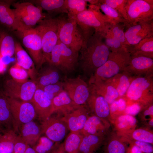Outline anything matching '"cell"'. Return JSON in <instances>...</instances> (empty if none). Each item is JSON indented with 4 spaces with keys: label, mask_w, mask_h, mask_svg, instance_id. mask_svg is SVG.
<instances>
[{
    "label": "cell",
    "mask_w": 153,
    "mask_h": 153,
    "mask_svg": "<svg viewBox=\"0 0 153 153\" xmlns=\"http://www.w3.org/2000/svg\"><path fill=\"white\" fill-rule=\"evenodd\" d=\"M0 125H1L0 124Z\"/></svg>",
    "instance_id": "obj_59"
},
{
    "label": "cell",
    "mask_w": 153,
    "mask_h": 153,
    "mask_svg": "<svg viewBox=\"0 0 153 153\" xmlns=\"http://www.w3.org/2000/svg\"><path fill=\"white\" fill-rule=\"evenodd\" d=\"M99 32H94L80 50L78 64L83 74L90 78L107 60L110 50Z\"/></svg>",
    "instance_id": "obj_1"
},
{
    "label": "cell",
    "mask_w": 153,
    "mask_h": 153,
    "mask_svg": "<svg viewBox=\"0 0 153 153\" xmlns=\"http://www.w3.org/2000/svg\"><path fill=\"white\" fill-rule=\"evenodd\" d=\"M87 2L89 3L91 5H95L98 3V0H86Z\"/></svg>",
    "instance_id": "obj_55"
},
{
    "label": "cell",
    "mask_w": 153,
    "mask_h": 153,
    "mask_svg": "<svg viewBox=\"0 0 153 153\" xmlns=\"http://www.w3.org/2000/svg\"><path fill=\"white\" fill-rule=\"evenodd\" d=\"M96 5H89L86 10L73 18L83 36H87L95 32H102L110 21L107 16L100 11Z\"/></svg>",
    "instance_id": "obj_2"
},
{
    "label": "cell",
    "mask_w": 153,
    "mask_h": 153,
    "mask_svg": "<svg viewBox=\"0 0 153 153\" xmlns=\"http://www.w3.org/2000/svg\"><path fill=\"white\" fill-rule=\"evenodd\" d=\"M18 130L19 135L31 147L35 145L42 134L41 126L33 120L22 124Z\"/></svg>",
    "instance_id": "obj_24"
},
{
    "label": "cell",
    "mask_w": 153,
    "mask_h": 153,
    "mask_svg": "<svg viewBox=\"0 0 153 153\" xmlns=\"http://www.w3.org/2000/svg\"><path fill=\"white\" fill-rule=\"evenodd\" d=\"M118 112L119 116L124 114V110L127 105V102L123 97L118 99Z\"/></svg>",
    "instance_id": "obj_50"
},
{
    "label": "cell",
    "mask_w": 153,
    "mask_h": 153,
    "mask_svg": "<svg viewBox=\"0 0 153 153\" xmlns=\"http://www.w3.org/2000/svg\"><path fill=\"white\" fill-rule=\"evenodd\" d=\"M58 18L59 40L68 47L79 52L84 39L75 20L67 16H60Z\"/></svg>",
    "instance_id": "obj_5"
},
{
    "label": "cell",
    "mask_w": 153,
    "mask_h": 153,
    "mask_svg": "<svg viewBox=\"0 0 153 153\" xmlns=\"http://www.w3.org/2000/svg\"><path fill=\"white\" fill-rule=\"evenodd\" d=\"M122 139L126 143L136 146L143 153H153V145L151 144L142 141Z\"/></svg>",
    "instance_id": "obj_46"
},
{
    "label": "cell",
    "mask_w": 153,
    "mask_h": 153,
    "mask_svg": "<svg viewBox=\"0 0 153 153\" xmlns=\"http://www.w3.org/2000/svg\"><path fill=\"white\" fill-rule=\"evenodd\" d=\"M7 29L0 27V57H12L14 54L15 41Z\"/></svg>",
    "instance_id": "obj_31"
},
{
    "label": "cell",
    "mask_w": 153,
    "mask_h": 153,
    "mask_svg": "<svg viewBox=\"0 0 153 153\" xmlns=\"http://www.w3.org/2000/svg\"><path fill=\"white\" fill-rule=\"evenodd\" d=\"M12 5L15 9L25 14L38 23L47 16L42 12L41 8L28 1L23 2L14 1Z\"/></svg>",
    "instance_id": "obj_29"
},
{
    "label": "cell",
    "mask_w": 153,
    "mask_h": 153,
    "mask_svg": "<svg viewBox=\"0 0 153 153\" xmlns=\"http://www.w3.org/2000/svg\"><path fill=\"white\" fill-rule=\"evenodd\" d=\"M140 120L145 126L151 128L153 126V105L151 104L144 108L139 113Z\"/></svg>",
    "instance_id": "obj_43"
},
{
    "label": "cell",
    "mask_w": 153,
    "mask_h": 153,
    "mask_svg": "<svg viewBox=\"0 0 153 153\" xmlns=\"http://www.w3.org/2000/svg\"><path fill=\"white\" fill-rule=\"evenodd\" d=\"M121 137L123 139L142 141L153 145V131L150 128L145 126L136 128L128 135Z\"/></svg>",
    "instance_id": "obj_34"
},
{
    "label": "cell",
    "mask_w": 153,
    "mask_h": 153,
    "mask_svg": "<svg viewBox=\"0 0 153 153\" xmlns=\"http://www.w3.org/2000/svg\"><path fill=\"white\" fill-rule=\"evenodd\" d=\"M17 135L12 130H7L0 137V152L13 153Z\"/></svg>",
    "instance_id": "obj_37"
},
{
    "label": "cell",
    "mask_w": 153,
    "mask_h": 153,
    "mask_svg": "<svg viewBox=\"0 0 153 153\" xmlns=\"http://www.w3.org/2000/svg\"><path fill=\"white\" fill-rule=\"evenodd\" d=\"M0 124L6 130H17L11 111L7 97L0 93Z\"/></svg>",
    "instance_id": "obj_26"
},
{
    "label": "cell",
    "mask_w": 153,
    "mask_h": 153,
    "mask_svg": "<svg viewBox=\"0 0 153 153\" xmlns=\"http://www.w3.org/2000/svg\"><path fill=\"white\" fill-rule=\"evenodd\" d=\"M135 77L125 71L121 73L119 82L116 88L119 98L125 95L132 80Z\"/></svg>",
    "instance_id": "obj_40"
},
{
    "label": "cell",
    "mask_w": 153,
    "mask_h": 153,
    "mask_svg": "<svg viewBox=\"0 0 153 153\" xmlns=\"http://www.w3.org/2000/svg\"><path fill=\"white\" fill-rule=\"evenodd\" d=\"M7 130L4 128L0 125V137Z\"/></svg>",
    "instance_id": "obj_56"
},
{
    "label": "cell",
    "mask_w": 153,
    "mask_h": 153,
    "mask_svg": "<svg viewBox=\"0 0 153 153\" xmlns=\"http://www.w3.org/2000/svg\"><path fill=\"white\" fill-rule=\"evenodd\" d=\"M106 136L91 135H83L78 153H95L103 144Z\"/></svg>",
    "instance_id": "obj_32"
},
{
    "label": "cell",
    "mask_w": 153,
    "mask_h": 153,
    "mask_svg": "<svg viewBox=\"0 0 153 153\" xmlns=\"http://www.w3.org/2000/svg\"><path fill=\"white\" fill-rule=\"evenodd\" d=\"M103 144L104 153H126V143L114 131L107 135Z\"/></svg>",
    "instance_id": "obj_27"
},
{
    "label": "cell",
    "mask_w": 153,
    "mask_h": 153,
    "mask_svg": "<svg viewBox=\"0 0 153 153\" xmlns=\"http://www.w3.org/2000/svg\"><path fill=\"white\" fill-rule=\"evenodd\" d=\"M50 153H66L64 148L63 143L59 144Z\"/></svg>",
    "instance_id": "obj_52"
},
{
    "label": "cell",
    "mask_w": 153,
    "mask_h": 153,
    "mask_svg": "<svg viewBox=\"0 0 153 153\" xmlns=\"http://www.w3.org/2000/svg\"><path fill=\"white\" fill-rule=\"evenodd\" d=\"M131 54L122 47L116 52H110L105 62L99 67L91 78L106 80L124 71L128 65Z\"/></svg>",
    "instance_id": "obj_6"
},
{
    "label": "cell",
    "mask_w": 153,
    "mask_h": 153,
    "mask_svg": "<svg viewBox=\"0 0 153 153\" xmlns=\"http://www.w3.org/2000/svg\"><path fill=\"white\" fill-rule=\"evenodd\" d=\"M107 26L113 36L121 43L124 47L126 48L124 31L126 26L121 23L116 24L109 23L107 25Z\"/></svg>",
    "instance_id": "obj_44"
},
{
    "label": "cell",
    "mask_w": 153,
    "mask_h": 153,
    "mask_svg": "<svg viewBox=\"0 0 153 153\" xmlns=\"http://www.w3.org/2000/svg\"><path fill=\"white\" fill-rule=\"evenodd\" d=\"M30 102L33 105L37 116L43 121L54 113L52 100L41 89H37Z\"/></svg>",
    "instance_id": "obj_17"
},
{
    "label": "cell",
    "mask_w": 153,
    "mask_h": 153,
    "mask_svg": "<svg viewBox=\"0 0 153 153\" xmlns=\"http://www.w3.org/2000/svg\"><path fill=\"white\" fill-rule=\"evenodd\" d=\"M128 50L131 55L144 56L153 58V36L143 39Z\"/></svg>",
    "instance_id": "obj_33"
},
{
    "label": "cell",
    "mask_w": 153,
    "mask_h": 153,
    "mask_svg": "<svg viewBox=\"0 0 153 153\" xmlns=\"http://www.w3.org/2000/svg\"><path fill=\"white\" fill-rule=\"evenodd\" d=\"M98 5L109 19L110 24H116L121 23L126 27L129 25V22L125 20L114 9L103 3H98Z\"/></svg>",
    "instance_id": "obj_36"
},
{
    "label": "cell",
    "mask_w": 153,
    "mask_h": 153,
    "mask_svg": "<svg viewBox=\"0 0 153 153\" xmlns=\"http://www.w3.org/2000/svg\"><path fill=\"white\" fill-rule=\"evenodd\" d=\"M40 126L42 134L57 143H60L69 130L61 118L57 117H50L43 120Z\"/></svg>",
    "instance_id": "obj_14"
},
{
    "label": "cell",
    "mask_w": 153,
    "mask_h": 153,
    "mask_svg": "<svg viewBox=\"0 0 153 153\" xmlns=\"http://www.w3.org/2000/svg\"><path fill=\"white\" fill-rule=\"evenodd\" d=\"M58 69L50 65L44 70L34 80L38 88L41 89L44 86L58 82L60 75Z\"/></svg>",
    "instance_id": "obj_30"
},
{
    "label": "cell",
    "mask_w": 153,
    "mask_h": 153,
    "mask_svg": "<svg viewBox=\"0 0 153 153\" xmlns=\"http://www.w3.org/2000/svg\"><path fill=\"white\" fill-rule=\"evenodd\" d=\"M126 27L124 35L125 46L127 50L143 39L153 36V20L139 22Z\"/></svg>",
    "instance_id": "obj_13"
},
{
    "label": "cell",
    "mask_w": 153,
    "mask_h": 153,
    "mask_svg": "<svg viewBox=\"0 0 153 153\" xmlns=\"http://www.w3.org/2000/svg\"><path fill=\"white\" fill-rule=\"evenodd\" d=\"M121 75V73L104 80L107 84L113 87L116 89L119 82Z\"/></svg>",
    "instance_id": "obj_49"
},
{
    "label": "cell",
    "mask_w": 153,
    "mask_h": 153,
    "mask_svg": "<svg viewBox=\"0 0 153 153\" xmlns=\"http://www.w3.org/2000/svg\"><path fill=\"white\" fill-rule=\"evenodd\" d=\"M42 41V58L41 66L48 61L50 53L58 40V20L47 16L35 27Z\"/></svg>",
    "instance_id": "obj_4"
},
{
    "label": "cell",
    "mask_w": 153,
    "mask_h": 153,
    "mask_svg": "<svg viewBox=\"0 0 153 153\" xmlns=\"http://www.w3.org/2000/svg\"><path fill=\"white\" fill-rule=\"evenodd\" d=\"M145 107L139 103H133L127 105L124 110V114L134 116L139 113Z\"/></svg>",
    "instance_id": "obj_47"
},
{
    "label": "cell",
    "mask_w": 153,
    "mask_h": 153,
    "mask_svg": "<svg viewBox=\"0 0 153 153\" xmlns=\"http://www.w3.org/2000/svg\"><path fill=\"white\" fill-rule=\"evenodd\" d=\"M83 135L80 133L70 132L63 143L66 153H78Z\"/></svg>",
    "instance_id": "obj_35"
},
{
    "label": "cell",
    "mask_w": 153,
    "mask_h": 153,
    "mask_svg": "<svg viewBox=\"0 0 153 153\" xmlns=\"http://www.w3.org/2000/svg\"><path fill=\"white\" fill-rule=\"evenodd\" d=\"M86 104L93 114L110 122L109 105L102 96L90 92Z\"/></svg>",
    "instance_id": "obj_20"
},
{
    "label": "cell",
    "mask_w": 153,
    "mask_h": 153,
    "mask_svg": "<svg viewBox=\"0 0 153 153\" xmlns=\"http://www.w3.org/2000/svg\"><path fill=\"white\" fill-rule=\"evenodd\" d=\"M60 143L54 142L45 136H41L32 147L37 153H50Z\"/></svg>",
    "instance_id": "obj_39"
},
{
    "label": "cell",
    "mask_w": 153,
    "mask_h": 153,
    "mask_svg": "<svg viewBox=\"0 0 153 153\" xmlns=\"http://www.w3.org/2000/svg\"><path fill=\"white\" fill-rule=\"evenodd\" d=\"M14 54L17 61L16 63L26 70L31 80H34L37 75L35 63L20 43L17 41L16 42Z\"/></svg>",
    "instance_id": "obj_23"
},
{
    "label": "cell",
    "mask_w": 153,
    "mask_h": 153,
    "mask_svg": "<svg viewBox=\"0 0 153 153\" xmlns=\"http://www.w3.org/2000/svg\"><path fill=\"white\" fill-rule=\"evenodd\" d=\"M7 97L18 131L20 126L33 120L37 115L34 108L30 102Z\"/></svg>",
    "instance_id": "obj_12"
},
{
    "label": "cell",
    "mask_w": 153,
    "mask_h": 153,
    "mask_svg": "<svg viewBox=\"0 0 153 153\" xmlns=\"http://www.w3.org/2000/svg\"><path fill=\"white\" fill-rule=\"evenodd\" d=\"M30 2L46 11L50 14L65 13L68 11L65 6V0H32Z\"/></svg>",
    "instance_id": "obj_28"
},
{
    "label": "cell",
    "mask_w": 153,
    "mask_h": 153,
    "mask_svg": "<svg viewBox=\"0 0 153 153\" xmlns=\"http://www.w3.org/2000/svg\"><path fill=\"white\" fill-rule=\"evenodd\" d=\"M89 116V110L81 105L61 118L70 132L80 133Z\"/></svg>",
    "instance_id": "obj_16"
},
{
    "label": "cell",
    "mask_w": 153,
    "mask_h": 153,
    "mask_svg": "<svg viewBox=\"0 0 153 153\" xmlns=\"http://www.w3.org/2000/svg\"><path fill=\"white\" fill-rule=\"evenodd\" d=\"M25 153H37L32 147L29 146L25 150Z\"/></svg>",
    "instance_id": "obj_54"
},
{
    "label": "cell",
    "mask_w": 153,
    "mask_h": 153,
    "mask_svg": "<svg viewBox=\"0 0 153 153\" xmlns=\"http://www.w3.org/2000/svg\"><path fill=\"white\" fill-rule=\"evenodd\" d=\"M29 146L20 135H17L14 143L13 152H24Z\"/></svg>",
    "instance_id": "obj_48"
},
{
    "label": "cell",
    "mask_w": 153,
    "mask_h": 153,
    "mask_svg": "<svg viewBox=\"0 0 153 153\" xmlns=\"http://www.w3.org/2000/svg\"><path fill=\"white\" fill-rule=\"evenodd\" d=\"M37 88L34 80L20 83L10 79L4 83L3 94L9 97L30 102Z\"/></svg>",
    "instance_id": "obj_10"
},
{
    "label": "cell",
    "mask_w": 153,
    "mask_h": 153,
    "mask_svg": "<svg viewBox=\"0 0 153 153\" xmlns=\"http://www.w3.org/2000/svg\"><path fill=\"white\" fill-rule=\"evenodd\" d=\"M110 122L93 114L89 115L80 133L83 135H94L106 136L110 131Z\"/></svg>",
    "instance_id": "obj_18"
},
{
    "label": "cell",
    "mask_w": 153,
    "mask_h": 153,
    "mask_svg": "<svg viewBox=\"0 0 153 153\" xmlns=\"http://www.w3.org/2000/svg\"><path fill=\"white\" fill-rule=\"evenodd\" d=\"M110 123L116 133L121 137H124L130 134L136 128L137 120L134 116L123 114L112 120Z\"/></svg>",
    "instance_id": "obj_21"
},
{
    "label": "cell",
    "mask_w": 153,
    "mask_h": 153,
    "mask_svg": "<svg viewBox=\"0 0 153 153\" xmlns=\"http://www.w3.org/2000/svg\"><path fill=\"white\" fill-rule=\"evenodd\" d=\"M153 75L135 77L124 96L127 103H138L144 107L153 103Z\"/></svg>",
    "instance_id": "obj_3"
},
{
    "label": "cell",
    "mask_w": 153,
    "mask_h": 153,
    "mask_svg": "<svg viewBox=\"0 0 153 153\" xmlns=\"http://www.w3.org/2000/svg\"><path fill=\"white\" fill-rule=\"evenodd\" d=\"M126 9L129 25L153 20L152 0H127Z\"/></svg>",
    "instance_id": "obj_9"
},
{
    "label": "cell",
    "mask_w": 153,
    "mask_h": 153,
    "mask_svg": "<svg viewBox=\"0 0 153 153\" xmlns=\"http://www.w3.org/2000/svg\"><path fill=\"white\" fill-rule=\"evenodd\" d=\"M62 84L63 90L76 104L79 105L86 104L90 90L87 83L80 76L67 78Z\"/></svg>",
    "instance_id": "obj_11"
},
{
    "label": "cell",
    "mask_w": 153,
    "mask_h": 153,
    "mask_svg": "<svg viewBox=\"0 0 153 153\" xmlns=\"http://www.w3.org/2000/svg\"><path fill=\"white\" fill-rule=\"evenodd\" d=\"M124 71L133 76L153 75V58L131 55L129 64Z\"/></svg>",
    "instance_id": "obj_15"
},
{
    "label": "cell",
    "mask_w": 153,
    "mask_h": 153,
    "mask_svg": "<svg viewBox=\"0 0 153 153\" xmlns=\"http://www.w3.org/2000/svg\"><path fill=\"white\" fill-rule=\"evenodd\" d=\"M90 92L103 97L109 104L119 98L116 89L99 78H91L89 80Z\"/></svg>",
    "instance_id": "obj_19"
},
{
    "label": "cell",
    "mask_w": 153,
    "mask_h": 153,
    "mask_svg": "<svg viewBox=\"0 0 153 153\" xmlns=\"http://www.w3.org/2000/svg\"><path fill=\"white\" fill-rule=\"evenodd\" d=\"M13 0H0V24L8 30L14 31L18 28L13 9L10 8Z\"/></svg>",
    "instance_id": "obj_22"
},
{
    "label": "cell",
    "mask_w": 153,
    "mask_h": 153,
    "mask_svg": "<svg viewBox=\"0 0 153 153\" xmlns=\"http://www.w3.org/2000/svg\"><path fill=\"white\" fill-rule=\"evenodd\" d=\"M79 52L58 40L52 51L48 62L65 74L73 71L78 64Z\"/></svg>",
    "instance_id": "obj_7"
},
{
    "label": "cell",
    "mask_w": 153,
    "mask_h": 153,
    "mask_svg": "<svg viewBox=\"0 0 153 153\" xmlns=\"http://www.w3.org/2000/svg\"><path fill=\"white\" fill-rule=\"evenodd\" d=\"M14 31L21 41L37 67H40L42 58L41 37L35 28H19Z\"/></svg>",
    "instance_id": "obj_8"
},
{
    "label": "cell",
    "mask_w": 153,
    "mask_h": 153,
    "mask_svg": "<svg viewBox=\"0 0 153 153\" xmlns=\"http://www.w3.org/2000/svg\"><path fill=\"white\" fill-rule=\"evenodd\" d=\"M54 113L57 112L63 116L72 111L80 105L76 104L64 90L52 100Z\"/></svg>",
    "instance_id": "obj_25"
},
{
    "label": "cell",
    "mask_w": 153,
    "mask_h": 153,
    "mask_svg": "<svg viewBox=\"0 0 153 153\" xmlns=\"http://www.w3.org/2000/svg\"><path fill=\"white\" fill-rule=\"evenodd\" d=\"M10 74L15 81L22 83L27 81L29 77L27 71L16 63L9 70Z\"/></svg>",
    "instance_id": "obj_42"
},
{
    "label": "cell",
    "mask_w": 153,
    "mask_h": 153,
    "mask_svg": "<svg viewBox=\"0 0 153 153\" xmlns=\"http://www.w3.org/2000/svg\"><path fill=\"white\" fill-rule=\"evenodd\" d=\"M41 89L51 100L63 90L62 82H59L44 86Z\"/></svg>",
    "instance_id": "obj_45"
},
{
    "label": "cell",
    "mask_w": 153,
    "mask_h": 153,
    "mask_svg": "<svg viewBox=\"0 0 153 153\" xmlns=\"http://www.w3.org/2000/svg\"><path fill=\"white\" fill-rule=\"evenodd\" d=\"M87 2L86 0H65L67 16L73 18L78 14L86 10Z\"/></svg>",
    "instance_id": "obj_38"
},
{
    "label": "cell",
    "mask_w": 153,
    "mask_h": 153,
    "mask_svg": "<svg viewBox=\"0 0 153 153\" xmlns=\"http://www.w3.org/2000/svg\"><path fill=\"white\" fill-rule=\"evenodd\" d=\"M129 146L127 147L126 153H143L136 146L129 144Z\"/></svg>",
    "instance_id": "obj_51"
},
{
    "label": "cell",
    "mask_w": 153,
    "mask_h": 153,
    "mask_svg": "<svg viewBox=\"0 0 153 153\" xmlns=\"http://www.w3.org/2000/svg\"><path fill=\"white\" fill-rule=\"evenodd\" d=\"M126 1L127 0H99V3H105L114 9L129 23L126 9Z\"/></svg>",
    "instance_id": "obj_41"
},
{
    "label": "cell",
    "mask_w": 153,
    "mask_h": 153,
    "mask_svg": "<svg viewBox=\"0 0 153 153\" xmlns=\"http://www.w3.org/2000/svg\"><path fill=\"white\" fill-rule=\"evenodd\" d=\"M0 153H10L5 152H0Z\"/></svg>",
    "instance_id": "obj_57"
},
{
    "label": "cell",
    "mask_w": 153,
    "mask_h": 153,
    "mask_svg": "<svg viewBox=\"0 0 153 153\" xmlns=\"http://www.w3.org/2000/svg\"><path fill=\"white\" fill-rule=\"evenodd\" d=\"M13 153H25L24 152H13Z\"/></svg>",
    "instance_id": "obj_58"
},
{
    "label": "cell",
    "mask_w": 153,
    "mask_h": 153,
    "mask_svg": "<svg viewBox=\"0 0 153 153\" xmlns=\"http://www.w3.org/2000/svg\"><path fill=\"white\" fill-rule=\"evenodd\" d=\"M7 66L3 62L0 58V73H3L5 71Z\"/></svg>",
    "instance_id": "obj_53"
}]
</instances>
